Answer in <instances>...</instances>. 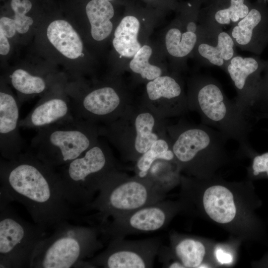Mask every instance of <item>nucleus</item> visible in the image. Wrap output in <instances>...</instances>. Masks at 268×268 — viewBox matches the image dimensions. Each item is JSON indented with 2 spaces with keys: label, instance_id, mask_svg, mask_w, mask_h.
<instances>
[{
  "label": "nucleus",
  "instance_id": "1",
  "mask_svg": "<svg viewBox=\"0 0 268 268\" xmlns=\"http://www.w3.org/2000/svg\"><path fill=\"white\" fill-rule=\"evenodd\" d=\"M0 195L24 205L34 223L45 230L78 220L79 214L67 201L57 169L32 152H23L0 164Z\"/></svg>",
  "mask_w": 268,
  "mask_h": 268
},
{
  "label": "nucleus",
  "instance_id": "2",
  "mask_svg": "<svg viewBox=\"0 0 268 268\" xmlns=\"http://www.w3.org/2000/svg\"><path fill=\"white\" fill-rule=\"evenodd\" d=\"M188 101L189 109L200 114L202 124L238 142L241 151L254 153L249 141L253 121L239 109L235 101L228 99L216 79L207 75L197 77Z\"/></svg>",
  "mask_w": 268,
  "mask_h": 268
},
{
  "label": "nucleus",
  "instance_id": "3",
  "mask_svg": "<svg viewBox=\"0 0 268 268\" xmlns=\"http://www.w3.org/2000/svg\"><path fill=\"white\" fill-rule=\"evenodd\" d=\"M53 230L36 247L30 268H94L84 260L103 247L99 225L83 226L65 221Z\"/></svg>",
  "mask_w": 268,
  "mask_h": 268
},
{
  "label": "nucleus",
  "instance_id": "4",
  "mask_svg": "<svg viewBox=\"0 0 268 268\" xmlns=\"http://www.w3.org/2000/svg\"><path fill=\"white\" fill-rule=\"evenodd\" d=\"M97 136L94 123L73 116L38 129L30 151L57 169L81 155L97 141Z\"/></svg>",
  "mask_w": 268,
  "mask_h": 268
},
{
  "label": "nucleus",
  "instance_id": "5",
  "mask_svg": "<svg viewBox=\"0 0 268 268\" xmlns=\"http://www.w3.org/2000/svg\"><path fill=\"white\" fill-rule=\"evenodd\" d=\"M165 192L150 178L128 177L117 170L104 181L94 200L80 209L97 211L99 223L163 201Z\"/></svg>",
  "mask_w": 268,
  "mask_h": 268
},
{
  "label": "nucleus",
  "instance_id": "6",
  "mask_svg": "<svg viewBox=\"0 0 268 268\" xmlns=\"http://www.w3.org/2000/svg\"><path fill=\"white\" fill-rule=\"evenodd\" d=\"M58 168L65 197L77 211L94 200L104 181L116 170L111 153L98 140L81 155Z\"/></svg>",
  "mask_w": 268,
  "mask_h": 268
},
{
  "label": "nucleus",
  "instance_id": "7",
  "mask_svg": "<svg viewBox=\"0 0 268 268\" xmlns=\"http://www.w3.org/2000/svg\"><path fill=\"white\" fill-rule=\"evenodd\" d=\"M46 231L21 218L9 204L0 205V268H30Z\"/></svg>",
  "mask_w": 268,
  "mask_h": 268
},
{
  "label": "nucleus",
  "instance_id": "8",
  "mask_svg": "<svg viewBox=\"0 0 268 268\" xmlns=\"http://www.w3.org/2000/svg\"><path fill=\"white\" fill-rule=\"evenodd\" d=\"M171 132L175 159L185 167L194 168L200 161L219 159L225 155L228 139L210 127L180 124Z\"/></svg>",
  "mask_w": 268,
  "mask_h": 268
},
{
  "label": "nucleus",
  "instance_id": "9",
  "mask_svg": "<svg viewBox=\"0 0 268 268\" xmlns=\"http://www.w3.org/2000/svg\"><path fill=\"white\" fill-rule=\"evenodd\" d=\"M161 246L158 238L138 240L112 238L106 248L94 257L90 263L94 268H152Z\"/></svg>",
  "mask_w": 268,
  "mask_h": 268
},
{
  "label": "nucleus",
  "instance_id": "10",
  "mask_svg": "<svg viewBox=\"0 0 268 268\" xmlns=\"http://www.w3.org/2000/svg\"><path fill=\"white\" fill-rule=\"evenodd\" d=\"M268 65L260 57H243L237 54L227 64L224 71L236 91L235 102L239 109L253 121V113L262 81V73Z\"/></svg>",
  "mask_w": 268,
  "mask_h": 268
},
{
  "label": "nucleus",
  "instance_id": "11",
  "mask_svg": "<svg viewBox=\"0 0 268 268\" xmlns=\"http://www.w3.org/2000/svg\"><path fill=\"white\" fill-rule=\"evenodd\" d=\"M171 214L170 203L161 201L111 218L98 225L105 238H125L130 235L162 229Z\"/></svg>",
  "mask_w": 268,
  "mask_h": 268
},
{
  "label": "nucleus",
  "instance_id": "12",
  "mask_svg": "<svg viewBox=\"0 0 268 268\" xmlns=\"http://www.w3.org/2000/svg\"><path fill=\"white\" fill-rule=\"evenodd\" d=\"M199 23V39L194 49L197 56L205 66H215L224 70L229 62L237 55L232 37L217 25Z\"/></svg>",
  "mask_w": 268,
  "mask_h": 268
},
{
  "label": "nucleus",
  "instance_id": "13",
  "mask_svg": "<svg viewBox=\"0 0 268 268\" xmlns=\"http://www.w3.org/2000/svg\"><path fill=\"white\" fill-rule=\"evenodd\" d=\"M236 47L260 55L268 45V8L256 1L247 15L228 31Z\"/></svg>",
  "mask_w": 268,
  "mask_h": 268
},
{
  "label": "nucleus",
  "instance_id": "14",
  "mask_svg": "<svg viewBox=\"0 0 268 268\" xmlns=\"http://www.w3.org/2000/svg\"><path fill=\"white\" fill-rule=\"evenodd\" d=\"M72 98L71 103L73 116L92 123L111 120L121 104L119 95L109 86L97 88L83 96L74 95Z\"/></svg>",
  "mask_w": 268,
  "mask_h": 268
},
{
  "label": "nucleus",
  "instance_id": "15",
  "mask_svg": "<svg viewBox=\"0 0 268 268\" xmlns=\"http://www.w3.org/2000/svg\"><path fill=\"white\" fill-rule=\"evenodd\" d=\"M19 101L10 92H0V152L10 160L23 153L24 141L19 133Z\"/></svg>",
  "mask_w": 268,
  "mask_h": 268
},
{
  "label": "nucleus",
  "instance_id": "16",
  "mask_svg": "<svg viewBox=\"0 0 268 268\" xmlns=\"http://www.w3.org/2000/svg\"><path fill=\"white\" fill-rule=\"evenodd\" d=\"M73 116L71 101L62 93L52 92L43 97L19 120V126L38 130Z\"/></svg>",
  "mask_w": 268,
  "mask_h": 268
},
{
  "label": "nucleus",
  "instance_id": "17",
  "mask_svg": "<svg viewBox=\"0 0 268 268\" xmlns=\"http://www.w3.org/2000/svg\"><path fill=\"white\" fill-rule=\"evenodd\" d=\"M207 6L199 14V21L223 27L232 26L245 17L252 4L249 0H205Z\"/></svg>",
  "mask_w": 268,
  "mask_h": 268
},
{
  "label": "nucleus",
  "instance_id": "18",
  "mask_svg": "<svg viewBox=\"0 0 268 268\" xmlns=\"http://www.w3.org/2000/svg\"><path fill=\"white\" fill-rule=\"evenodd\" d=\"M146 92L152 101L162 98L166 99L174 115L181 114L189 108L188 100L183 96L182 86L171 76H160L148 82Z\"/></svg>",
  "mask_w": 268,
  "mask_h": 268
},
{
  "label": "nucleus",
  "instance_id": "19",
  "mask_svg": "<svg viewBox=\"0 0 268 268\" xmlns=\"http://www.w3.org/2000/svg\"><path fill=\"white\" fill-rule=\"evenodd\" d=\"M203 204L207 214L218 223H228L235 216L233 195L224 186L215 185L207 189L203 195Z\"/></svg>",
  "mask_w": 268,
  "mask_h": 268
},
{
  "label": "nucleus",
  "instance_id": "20",
  "mask_svg": "<svg viewBox=\"0 0 268 268\" xmlns=\"http://www.w3.org/2000/svg\"><path fill=\"white\" fill-rule=\"evenodd\" d=\"M47 35L52 44L66 57L74 59L83 54L82 41L67 21L63 20L53 21L47 28Z\"/></svg>",
  "mask_w": 268,
  "mask_h": 268
},
{
  "label": "nucleus",
  "instance_id": "21",
  "mask_svg": "<svg viewBox=\"0 0 268 268\" xmlns=\"http://www.w3.org/2000/svg\"><path fill=\"white\" fill-rule=\"evenodd\" d=\"M85 9L91 26L92 37L96 41L105 39L112 30L110 19L114 14L113 5L106 0H91L87 4Z\"/></svg>",
  "mask_w": 268,
  "mask_h": 268
},
{
  "label": "nucleus",
  "instance_id": "22",
  "mask_svg": "<svg viewBox=\"0 0 268 268\" xmlns=\"http://www.w3.org/2000/svg\"><path fill=\"white\" fill-rule=\"evenodd\" d=\"M139 26V22L135 17L127 16L117 27L113 44L120 57H133L141 48L137 40Z\"/></svg>",
  "mask_w": 268,
  "mask_h": 268
},
{
  "label": "nucleus",
  "instance_id": "23",
  "mask_svg": "<svg viewBox=\"0 0 268 268\" xmlns=\"http://www.w3.org/2000/svg\"><path fill=\"white\" fill-rule=\"evenodd\" d=\"M155 120L153 115L147 112L138 114L134 120L135 137L132 160H137L147 151L158 139L155 132Z\"/></svg>",
  "mask_w": 268,
  "mask_h": 268
},
{
  "label": "nucleus",
  "instance_id": "24",
  "mask_svg": "<svg viewBox=\"0 0 268 268\" xmlns=\"http://www.w3.org/2000/svg\"><path fill=\"white\" fill-rule=\"evenodd\" d=\"M199 33L185 31L177 27H173L167 32L165 45L168 53L172 57L184 58L194 50L199 39Z\"/></svg>",
  "mask_w": 268,
  "mask_h": 268
},
{
  "label": "nucleus",
  "instance_id": "25",
  "mask_svg": "<svg viewBox=\"0 0 268 268\" xmlns=\"http://www.w3.org/2000/svg\"><path fill=\"white\" fill-rule=\"evenodd\" d=\"M9 77L12 85L20 95L19 102L25 101L28 96L42 93L46 89V82L43 77L23 69L15 70Z\"/></svg>",
  "mask_w": 268,
  "mask_h": 268
},
{
  "label": "nucleus",
  "instance_id": "26",
  "mask_svg": "<svg viewBox=\"0 0 268 268\" xmlns=\"http://www.w3.org/2000/svg\"><path fill=\"white\" fill-rule=\"evenodd\" d=\"M157 159L170 161L175 159L172 149V144L164 139L157 140L137 160L136 167L138 170V176L145 177L153 162Z\"/></svg>",
  "mask_w": 268,
  "mask_h": 268
},
{
  "label": "nucleus",
  "instance_id": "27",
  "mask_svg": "<svg viewBox=\"0 0 268 268\" xmlns=\"http://www.w3.org/2000/svg\"><path fill=\"white\" fill-rule=\"evenodd\" d=\"M174 252L185 268H198L205 255V248L200 242L185 238L174 246Z\"/></svg>",
  "mask_w": 268,
  "mask_h": 268
},
{
  "label": "nucleus",
  "instance_id": "28",
  "mask_svg": "<svg viewBox=\"0 0 268 268\" xmlns=\"http://www.w3.org/2000/svg\"><path fill=\"white\" fill-rule=\"evenodd\" d=\"M151 54V47L144 45L134 55L130 63V67L133 71L139 74L143 78L149 80L161 76L162 73L160 68L149 63Z\"/></svg>",
  "mask_w": 268,
  "mask_h": 268
},
{
  "label": "nucleus",
  "instance_id": "29",
  "mask_svg": "<svg viewBox=\"0 0 268 268\" xmlns=\"http://www.w3.org/2000/svg\"><path fill=\"white\" fill-rule=\"evenodd\" d=\"M253 119L257 122L268 119V65L262 75L259 95L255 107Z\"/></svg>",
  "mask_w": 268,
  "mask_h": 268
},
{
  "label": "nucleus",
  "instance_id": "30",
  "mask_svg": "<svg viewBox=\"0 0 268 268\" xmlns=\"http://www.w3.org/2000/svg\"><path fill=\"white\" fill-rule=\"evenodd\" d=\"M252 168L253 175L255 176L261 173H266L268 176V151L254 157Z\"/></svg>",
  "mask_w": 268,
  "mask_h": 268
},
{
  "label": "nucleus",
  "instance_id": "31",
  "mask_svg": "<svg viewBox=\"0 0 268 268\" xmlns=\"http://www.w3.org/2000/svg\"><path fill=\"white\" fill-rule=\"evenodd\" d=\"M13 19L16 31L21 34L26 33L33 22L32 18L26 15H14Z\"/></svg>",
  "mask_w": 268,
  "mask_h": 268
},
{
  "label": "nucleus",
  "instance_id": "32",
  "mask_svg": "<svg viewBox=\"0 0 268 268\" xmlns=\"http://www.w3.org/2000/svg\"><path fill=\"white\" fill-rule=\"evenodd\" d=\"M0 31L2 32L7 38L14 36L16 31L14 19L6 17L0 18Z\"/></svg>",
  "mask_w": 268,
  "mask_h": 268
},
{
  "label": "nucleus",
  "instance_id": "33",
  "mask_svg": "<svg viewBox=\"0 0 268 268\" xmlns=\"http://www.w3.org/2000/svg\"><path fill=\"white\" fill-rule=\"evenodd\" d=\"M11 7L14 12V15H25L32 7V3L29 0H12Z\"/></svg>",
  "mask_w": 268,
  "mask_h": 268
},
{
  "label": "nucleus",
  "instance_id": "34",
  "mask_svg": "<svg viewBox=\"0 0 268 268\" xmlns=\"http://www.w3.org/2000/svg\"><path fill=\"white\" fill-rule=\"evenodd\" d=\"M10 50V45L7 37L0 31V54L2 55L7 54Z\"/></svg>",
  "mask_w": 268,
  "mask_h": 268
},
{
  "label": "nucleus",
  "instance_id": "35",
  "mask_svg": "<svg viewBox=\"0 0 268 268\" xmlns=\"http://www.w3.org/2000/svg\"><path fill=\"white\" fill-rule=\"evenodd\" d=\"M216 256L217 260L221 264H229L232 261L231 255L224 253L221 249H217L216 252Z\"/></svg>",
  "mask_w": 268,
  "mask_h": 268
},
{
  "label": "nucleus",
  "instance_id": "36",
  "mask_svg": "<svg viewBox=\"0 0 268 268\" xmlns=\"http://www.w3.org/2000/svg\"><path fill=\"white\" fill-rule=\"evenodd\" d=\"M256 1L267 4L268 3V0H256Z\"/></svg>",
  "mask_w": 268,
  "mask_h": 268
},
{
  "label": "nucleus",
  "instance_id": "37",
  "mask_svg": "<svg viewBox=\"0 0 268 268\" xmlns=\"http://www.w3.org/2000/svg\"><path fill=\"white\" fill-rule=\"evenodd\" d=\"M108 0V1H111V0Z\"/></svg>",
  "mask_w": 268,
  "mask_h": 268
}]
</instances>
